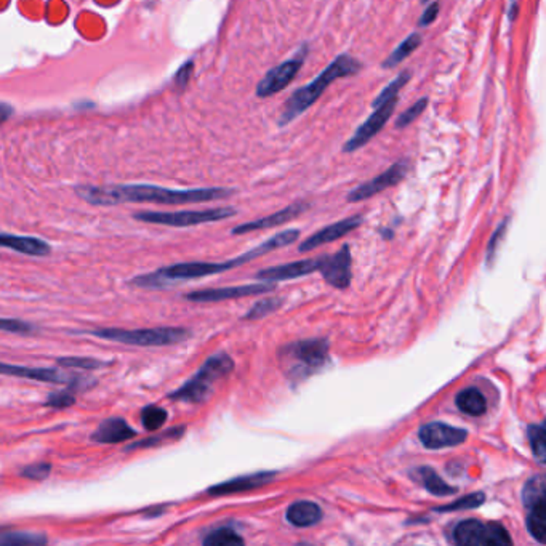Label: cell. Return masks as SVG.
Listing matches in <instances>:
<instances>
[{
    "label": "cell",
    "mask_w": 546,
    "mask_h": 546,
    "mask_svg": "<svg viewBox=\"0 0 546 546\" xmlns=\"http://www.w3.org/2000/svg\"><path fill=\"white\" fill-rule=\"evenodd\" d=\"M76 193L86 202L99 207H111L127 202L184 205L230 198V195L234 194V189H168L162 186H152V184H118V186H79Z\"/></svg>",
    "instance_id": "obj_1"
},
{
    "label": "cell",
    "mask_w": 546,
    "mask_h": 546,
    "mask_svg": "<svg viewBox=\"0 0 546 546\" xmlns=\"http://www.w3.org/2000/svg\"><path fill=\"white\" fill-rule=\"evenodd\" d=\"M300 231L298 230H285L280 231L273 237H269L266 242L259 243L258 247L252 248L246 253H242L241 257H236L227 262L221 263H210V262H191V263H177L172 266H166L157 269V271L136 275L131 280V284L136 287H146V289H156V287H166L168 284L182 282V280H193L199 278H205V275L226 273L230 269H234L242 264H247L252 259H257L259 257L266 255L269 252L278 250V248L287 247L290 243H294L298 239Z\"/></svg>",
    "instance_id": "obj_2"
},
{
    "label": "cell",
    "mask_w": 546,
    "mask_h": 546,
    "mask_svg": "<svg viewBox=\"0 0 546 546\" xmlns=\"http://www.w3.org/2000/svg\"><path fill=\"white\" fill-rule=\"evenodd\" d=\"M362 69V63L358 58H354L348 53H342L328 65L319 76H316L310 83L295 90L294 93L287 98V102L284 104L282 113H280L278 119L279 127L289 125L290 122H294L296 118H300L301 114H305L312 104H316L326 90L332 86L337 79L356 76Z\"/></svg>",
    "instance_id": "obj_3"
},
{
    "label": "cell",
    "mask_w": 546,
    "mask_h": 546,
    "mask_svg": "<svg viewBox=\"0 0 546 546\" xmlns=\"http://www.w3.org/2000/svg\"><path fill=\"white\" fill-rule=\"evenodd\" d=\"M328 348L330 344L326 338H310L285 344L279 351L280 367L290 380H305L326 367Z\"/></svg>",
    "instance_id": "obj_4"
},
{
    "label": "cell",
    "mask_w": 546,
    "mask_h": 546,
    "mask_svg": "<svg viewBox=\"0 0 546 546\" xmlns=\"http://www.w3.org/2000/svg\"><path fill=\"white\" fill-rule=\"evenodd\" d=\"M232 369H234V360L226 353L215 354L205 360L198 374L191 376L186 383L168 394V399L186 402V404H202L214 393L216 381L230 375Z\"/></svg>",
    "instance_id": "obj_5"
},
{
    "label": "cell",
    "mask_w": 546,
    "mask_h": 546,
    "mask_svg": "<svg viewBox=\"0 0 546 546\" xmlns=\"http://www.w3.org/2000/svg\"><path fill=\"white\" fill-rule=\"evenodd\" d=\"M81 333L93 335L102 340H109L130 346H170L182 342H186L191 332L183 327H157V328H136V330H125V328H95Z\"/></svg>",
    "instance_id": "obj_6"
},
{
    "label": "cell",
    "mask_w": 546,
    "mask_h": 546,
    "mask_svg": "<svg viewBox=\"0 0 546 546\" xmlns=\"http://www.w3.org/2000/svg\"><path fill=\"white\" fill-rule=\"evenodd\" d=\"M236 215V209L232 207H218L209 210H183V211H138L134 218L143 223L152 225L172 226V227H188L198 226L204 223H215L227 220Z\"/></svg>",
    "instance_id": "obj_7"
},
{
    "label": "cell",
    "mask_w": 546,
    "mask_h": 546,
    "mask_svg": "<svg viewBox=\"0 0 546 546\" xmlns=\"http://www.w3.org/2000/svg\"><path fill=\"white\" fill-rule=\"evenodd\" d=\"M452 540L457 545L474 546H508L513 540L500 522H481L478 519H466L453 527Z\"/></svg>",
    "instance_id": "obj_8"
},
{
    "label": "cell",
    "mask_w": 546,
    "mask_h": 546,
    "mask_svg": "<svg viewBox=\"0 0 546 546\" xmlns=\"http://www.w3.org/2000/svg\"><path fill=\"white\" fill-rule=\"evenodd\" d=\"M310 51V45L301 44L300 49L295 51V55L274 66L273 69L264 74V77L258 82L257 86V97L258 98H269L273 95L282 92L284 88L290 86V82L298 76L300 69L303 67L305 60Z\"/></svg>",
    "instance_id": "obj_9"
},
{
    "label": "cell",
    "mask_w": 546,
    "mask_h": 546,
    "mask_svg": "<svg viewBox=\"0 0 546 546\" xmlns=\"http://www.w3.org/2000/svg\"><path fill=\"white\" fill-rule=\"evenodd\" d=\"M409 170L410 162L407 161V159H401V161L393 163L390 168H386L383 173H380L378 177L369 179V182L359 184L358 188L349 191L348 202H360V200L370 199L376 194L383 193L385 189L396 186L397 183H401L402 179L407 177Z\"/></svg>",
    "instance_id": "obj_10"
},
{
    "label": "cell",
    "mask_w": 546,
    "mask_h": 546,
    "mask_svg": "<svg viewBox=\"0 0 546 546\" xmlns=\"http://www.w3.org/2000/svg\"><path fill=\"white\" fill-rule=\"evenodd\" d=\"M397 102H399V98H394L391 99V102L375 108L374 114L370 115L362 125H359V129L354 131L353 136L344 143L343 152L349 154V152L359 151L360 147H364L370 140H374V138L383 130V127L390 122L391 115H393V113L396 111Z\"/></svg>",
    "instance_id": "obj_11"
},
{
    "label": "cell",
    "mask_w": 546,
    "mask_h": 546,
    "mask_svg": "<svg viewBox=\"0 0 546 546\" xmlns=\"http://www.w3.org/2000/svg\"><path fill=\"white\" fill-rule=\"evenodd\" d=\"M274 289L275 285L273 282H259V284L234 285V287L195 290L186 295V300L194 301V303H218V301H225V300H236V298H243V296L268 294V291H271Z\"/></svg>",
    "instance_id": "obj_12"
},
{
    "label": "cell",
    "mask_w": 546,
    "mask_h": 546,
    "mask_svg": "<svg viewBox=\"0 0 546 546\" xmlns=\"http://www.w3.org/2000/svg\"><path fill=\"white\" fill-rule=\"evenodd\" d=\"M421 444L426 449L439 450L447 447H457L468 439V431L463 428H457L442 421L426 423L418 431Z\"/></svg>",
    "instance_id": "obj_13"
},
{
    "label": "cell",
    "mask_w": 546,
    "mask_h": 546,
    "mask_svg": "<svg viewBox=\"0 0 546 546\" xmlns=\"http://www.w3.org/2000/svg\"><path fill=\"white\" fill-rule=\"evenodd\" d=\"M351 252L349 246H343L342 250H338L333 255H322L321 266L317 271L322 274L327 284H330L335 289H346L351 284L353 271H351Z\"/></svg>",
    "instance_id": "obj_14"
},
{
    "label": "cell",
    "mask_w": 546,
    "mask_h": 546,
    "mask_svg": "<svg viewBox=\"0 0 546 546\" xmlns=\"http://www.w3.org/2000/svg\"><path fill=\"white\" fill-rule=\"evenodd\" d=\"M364 218L360 215L356 216H349V218H344L340 220L337 223H332V225H328L326 227H322L316 232V234H312L305 239L303 242L300 243L298 250L300 252H311L314 250L317 247H322L326 246V243H330V242H335L338 239H342L349 232L358 230V227L362 225Z\"/></svg>",
    "instance_id": "obj_15"
},
{
    "label": "cell",
    "mask_w": 546,
    "mask_h": 546,
    "mask_svg": "<svg viewBox=\"0 0 546 546\" xmlns=\"http://www.w3.org/2000/svg\"><path fill=\"white\" fill-rule=\"evenodd\" d=\"M275 476H278L275 471H258V473L237 476L234 479L220 482V484L210 487V489L207 490V494L211 497H227V495L243 494V492L258 489V487L269 484Z\"/></svg>",
    "instance_id": "obj_16"
},
{
    "label": "cell",
    "mask_w": 546,
    "mask_h": 546,
    "mask_svg": "<svg viewBox=\"0 0 546 546\" xmlns=\"http://www.w3.org/2000/svg\"><path fill=\"white\" fill-rule=\"evenodd\" d=\"M321 266V257L317 258H306L300 259V262L285 263L280 266H273L262 269L257 273V279L263 280V282H280V280H290L305 278L307 274L316 273Z\"/></svg>",
    "instance_id": "obj_17"
},
{
    "label": "cell",
    "mask_w": 546,
    "mask_h": 546,
    "mask_svg": "<svg viewBox=\"0 0 546 546\" xmlns=\"http://www.w3.org/2000/svg\"><path fill=\"white\" fill-rule=\"evenodd\" d=\"M0 375L18 376V378H28L42 381V383H53V385H69L72 386L77 376L67 375L60 372L58 369H37V367H26V365H15L0 362Z\"/></svg>",
    "instance_id": "obj_18"
},
{
    "label": "cell",
    "mask_w": 546,
    "mask_h": 546,
    "mask_svg": "<svg viewBox=\"0 0 546 546\" xmlns=\"http://www.w3.org/2000/svg\"><path fill=\"white\" fill-rule=\"evenodd\" d=\"M307 207H310V204H306V202H295L289 207H285V209H282V210L275 211V214H273V215L264 216V218L242 223V225L236 226L234 230H232V234H247V232H253V231H259V230H269V227L280 226V225H284V223H287L290 220L296 218V216H300L307 209Z\"/></svg>",
    "instance_id": "obj_19"
},
{
    "label": "cell",
    "mask_w": 546,
    "mask_h": 546,
    "mask_svg": "<svg viewBox=\"0 0 546 546\" xmlns=\"http://www.w3.org/2000/svg\"><path fill=\"white\" fill-rule=\"evenodd\" d=\"M136 437V431L127 423L124 418L111 417L102 421L95 433L90 436L97 444H120Z\"/></svg>",
    "instance_id": "obj_20"
},
{
    "label": "cell",
    "mask_w": 546,
    "mask_h": 546,
    "mask_svg": "<svg viewBox=\"0 0 546 546\" xmlns=\"http://www.w3.org/2000/svg\"><path fill=\"white\" fill-rule=\"evenodd\" d=\"M0 247L10 248L23 255L29 257H47L50 255L51 247L45 241L33 236H18L10 232H0Z\"/></svg>",
    "instance_id": "obj_21"
},
{
    "label": "cell",
    "mask_w": 546,
    "mask_h": 546,
    "mask_svg": "<svg viewBox=\"0 0 546 546\" xmlns=\"http://www.w3.org/2000/svg\"><path fill=\"white\" fill-rule=\"evenodd\" d=\"M285 517H287V521L295 527H312L322 521L324 511H322V508L314 501L300 500L291 503L287 508Z\"/></svg>",
    "instance_id": "obj_22"
},
{
    "label": "cell",
    "mask_w": 546,
    "mask_h": 546,
    "mask_svg": "<svg viewBox=\"0 0 546 546\" xmlns=\"http://www.w3.org/2000/svg\"><path fill=\"white\" fill-rule=\"evenodd\" d=\"M458 410L471 417H481L487 412V399L478 388H466L455 397Z\"/></svg>",
    "instance_id": "obj_23"
},
{
    "label": "cell",
    "mask_w": 546,
    "mask_h": 546,
    "mask_svg": "<svg viewBox=\"0 0 546 546\" xmlns=\"http://www.w3.org/2000/svg\"><path fill=\"white\" fill-rule=\"evenodd\" d=\"M417 479H420V484L425 487L429 494L436 495V497H449L457 494V489L452 485H449L441 476H439L436 471L429 466H421V468L415 469Z\"/></svg>",
    "instance_id": "obj_24"
},
{
    "label": "cell",
    "mask_w": 546,
    "mask_h": 546,
    "mask_svg": "<svg viewBox=\"0 0 546 546\" xmlns=\"http://www.w3.org/2000/svg\"><path fill=\"white\" fill-rule=\"evenodd\" d=\"M47 543H49V538L44 533L0 529V546H40Z\"/></svg>",
    "instance_id": "obj_25"
},
{
    "label": "cell",
    "mask_w": 546,
    "mask_h": 546,
    "mask_svg": "<svg viewBox=\"0 0 546 546\" xmlns=\"http://www.w3.org/2000/svg\"><path fill=\"white\" fill-rule=\"evenodd\" d=\"M421 34L412 33L410 35H407L404 40L401 42L396 49L390 53V56L383 61V69H391L397 65H401L406 58H409L413 51H415L418 47L421 45Z\"/></svg>",
    "instance_id": "obj_26"
},
{
    "label": "cell",
    "mask_w": 546,
    "mask_h": 546,
    "mask_svg": "<svg viewBox=\"0 0 546 546\" xmlns=\"http://www.w3.org/2000/svg\"><path fill=\"white\" fill-rule=\"evenodd\" d=\"M527 521L526 526L529 533L537 540L538 543L546 542V503L545 500L537 503V505L527 508Z\"/></svg>",
    "instance_id": "obj_27"
},
{
    "label": "cell",
    "mask_w": 546,
    "mask_h": 546,
    "mask_svg": "<svg viewBox=\"0 0 546 546\" xmlns=\"http://www.w3.org/2000/svg\"><path fill=\"white\" fill-rule=\"evenodd\" d=\"M184 429H186L184 426H175V428L168 429V431L156 433L150 437L141 439V441H138L135 444L127 445L125 450L129 452V450H138V449H152V447H159V445H163V444H168V442H175L183 436Z\"/></svg>",
    "instance_id": "obj_28"
},
{
    "label": "cell",
    "mask_w": 546,
    "mask_h": 546,
    "mask_svg": "<svg viewBox=\"0 0 546 546\" xmlns=\"http://www.w3.org/2000/svg\"><path fill=\"white\" fill-rule=\"evenodd\" d=\"M410 77H412V72L409 71V69H406V71H402V72L397 74L396 79H393V81H391L388 86H386L383 90H381V92L378 93V97L374 99V103H372L374 109L378 108V106H381V104L391 102V99L399 98L401 88L406 87V83H409Z\"/></svg>",
    "instance_id": "obj_29"
},
{
    "label": "cell",
    "mask_w": 546,
    "mask_h": 546,
    "mask_svg": "<svg viewBox=\"0 0 546 546\" xmlns=\"http://www.w3.org/2000/svg\"><path fill=\"white\" fill-rule=\"evenodd\" d=\"M205 546H242L243 538L234 529L231 527H220L210 532L202 540Z\"/></svg>",
    "instance_id": "obj_30"
},
{
    "label": "cell",
    "mask_w": 546,
    "mask_h": 546,
    "mask_svg": "<svg viewBox=\"0 0 546 546\" xmlns=\"http://www.w3.org/2000/svg\"><path fill=\"white\" fill-rule=\"evenodd\" d=\"M545 495H546L545 476L543 474L533 476V478H530L526 482V485H524V489H522L524 506L530 508V506L537 505V503L545 500Z\"/></svg>",
    "instance_id": "obj_31"
},
{
    "label": "cell",
    "mask_w": 546,
    "mask_h": 546,
    "mask_svg": "<svg viewBox=\"0 0 546 546\" xmlns=\"http://www.w3.org/2000/svg\"><path fill=\"white\" fill-rule=\"evenodd\" d=\"M168 418V413L166 409L157 406H147L141 410V425L146 431H159L163 425H166Z\"/></svg>",
    "instance_id": "obj_32"
},
{
    "label": "cell",
    "mask_w": 546,
    "mask_h": 546,
    "mask_svg": "<svg viewBox=\"0 0 546 546\" xmlns=\"http://www.w3.org/2000/svg\"><path fill=\"white\" fill-rule=\"evenodd\" d=\"M484 501H485V495L482 494V492H476V494L461 497V498H458V500L449 503V505L434 508V511L436 513H453V511L474 510V508H479Z\"/></svg>",
    "instance_id": "obj_33"
},
{
    "label": "cell",
    "mask_w": 546,
    "mask_h": 546,
    "mask_svg": "<svg viewBox=\"0 0 546 546\" xmlns=\"http://www.w3.org/2000/svg\"><path fill=\"white\" fill-rule=\"evenodd\" d=\"M545 423L540 421L537 425H530L527 428V436L530 441V447H532L533 457L537 458L540 463H545L546 457V441H545Z\"/></svg>",
    "instance_id": "obj_34"
},
{
    "label": "cell",
    "mask_w": 546,
    "mask_h": 546,
    "mask_svg": "<svg viewBox=\"0 0 546 546\" xmlns=\"http://www.w3.org/2000/svg\"><path fill=\"white\" fill-rule=\"evenodd\" d=\"M428 103H429V99L426 97H423V98L418 99V102L413 103L410 108H407L404 113H402L399 118L396 119V129L402 130V129H406V127H409L410 124H413V122H415L423 113H425L426 108H428Z\"/></svg>",
    "instance_id": "obj_35"
},
{
    "label": "cell",
    "mask_w": 546,
    "mask_h": 546,
    "mask_svg": "<svg viewBox=\"0 0 546 546\" xmlns=\"http://www.w3.org/2000/svg\"><path fill=\"white\" fill-rule=\"evenodd\" d=\"M56 364L61 367L67 369H79V370H98L106 365V362L93 358H58Z\"/></svg>",
    "instance_id": "obj_36"
},
{
    "label": "cell",
    "mask_w": 546,
    "mask_h": 546,
    "mask_svg": "<svg viewBox=\"0 0 546 546\" xmlns=\"http://www.w3.org/2000/svg\"><path fill=\"white\" fill-rule=\"evenodd\" d=\"M280 305H282V300H280V298L262 300V301H258V303H255V306H253L252 310L247 311V314L243 316V319H247V321L262 319V317H266L269 314H273V312L278 310Z\"/></svg>",
    "instance_id": "obj_37"
},
{
    "label": "cell",
    "mask_w": 546,
    "mask_h": 546,
    "mask_svg": "<svg viewBox=\"0 0 546 546\" xmlns=\"http://www.w3.org/2000/svg\"><path fill=\"white\" fill-rule=\"evenodd\" d=\"M50 473H51V465L45 463V461H40V463L26 466V468H23V471H21V476L29 481L40 482L49 478Z\"/></svg>",
    "instance_id": "obj_38"
},
{
    "label": "cell",
    "mask_w": 546,
    "mask_h": 546,
    "mask_svg": "<svg viewBox=\"0 0 546 546\" xmlns=\"http://www.w3.org/2000/svg\"><path fill=\"white\" fill-rule=\"evenodd\" d=\"M0 332L17 333V335H31L35 332V327L29 322L18 319H0Z\"/></svg>",
    "instance_id": "obj_39"
},
{
    "label": "cell",
    "mask_w": 546,
    "mask_h": 546,
    "mask_svg": "<svg viewBox=\"0 0 546 546\" xmlns=\"http://www.w3.org/2000/svg\"><path fill=\"white\" fill-rule=\"evenodd\" d=\"M76 404V396L69 391H56V393H51L47 397L45 406L53 407V409H66V407H71Z\"/></svg>",
    "instance_id": "obj_40"
},
{
    "label": "cell",
    "mask_w": 546,
    "mask_h": 546,
    "mask_svg": "<svg viewBox=\"0 0 546 546\" xmlns=\"http://www.w3.org/2000/svg\"><path fill=\"white\" fill-rule=\"evenodd\" d=\"M439 12H441V3L439 2H431L425 8V12L421 13L420 19H418V28H428L431 26L434 21L437 19Z\"/></svg>",
    "instance_id": "obj_41"
},
{
    "label": "cell",
    "mask_w": 546,
    "mask_h": 546,
    "mask_svg": "<svg viewBox=\"0 0 546 546\" xmlns=\"http://www.w3.org/2000/svg\"><path fill=\"white\" fill-rule=\"evenodd\" d=\"M508 223H510V220H505L503 223H500V226L497 227V231H495V234L492 236V241H490V243H489V247H487V263H492V258L495 257V252H497V248H498V243L501 242V239H503V236H505V231H506V225Z\"/></svg>",
    "instance_id": "obj_42"
},
{
    "label": "cell",
    "mask_w": 546,
    "mask_h": 546,
    "mask_svg": "<svg viewBox=\"0 0 546 546\" xmlns=\"http://www.w3.org/2000/svg\"><path fill=\"white\" fill-rule=\"evenodd\" d=\"M191 71H193V63H188V65H184L182 69H179V72L177 74L178 83H182V86H184V83L189 81Z\"/></svg>",
    "instance_id": "obj_43"
},
{
    "label": "cell",
    "mask_w": 546,
    "mask_h": 546,
    "mask_svg": "<svg viewBox=\"0 0 546 546\" xmlns=\"http://www.w3.org/2000/svg\"><path fill=\"white\" fill-rule=\"evenodd\" d=\"M517 12H519V3L516 2V0H511L510 8H508V19H510L511 23H513L514 19H516Z\"/></svg>",
    "instance_id": "obj_44"
},
{
    "label": "cell",
    "mask_w": 546,
    "mask_h": 546,
    "mask_svg": "<svg viewBox=\"0 0 546 546\" xmlns=\"http://www.w3.org/2000/svg\"><path fill=\"white\" fill-rule=\"evenodd\" d=\"M10 114H12V108H10V106H7V104L0 103V124L7 120L10 118Z\"/></svg>",
    "instance_id": "obj_45"
},
{
    "label": "cell",
    "mask_w": 546,
    "mask_h": 546,
    "mask_svg": "<svg viewBox=\"0 0 546 546\" xmlns=\"http://www.w3.org/2000/svg\"><path fill=\"white\" fill-rule=\"evenodd\" d=\"M420 2H423V3H426V2H431V0H420Z\"/></svg>",
    "instance_id": "obj_46"
}]
</instances>
